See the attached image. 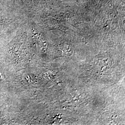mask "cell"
Masks as SVG:
<instances>
[{
  "instance_id": "6da1fadb",
  "label": "cell",
  "mask_w": 125,
  "mask_h": 125,
  "mask_svg": "<svg viewBox=\"0 0 125 125\" xmlns=\"http://www.w3.org/2000/svg\"><path fill=\"white\" fill-rule=\"evenodd\" d=\"M10 0V1H11L12 2V0Z\"/></svg>"
}]
</instances>
